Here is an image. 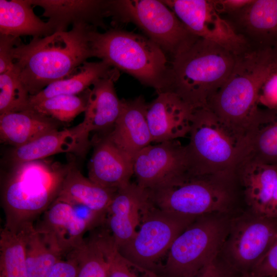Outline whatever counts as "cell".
Returning a JSON list of instances; mask_svg holds the SVG:
<instances>
[{
  "label": "cell",
  "mask_w": 277,
  "mask_h": 277,
  "mask_svg": "<svg viewBox=\"0 0 277 277\" xmlns=\"http://www.w3.org/2000/svg\"><path fill=\"white\" fill-rule=\"evenodd\" d=\"M277 70V48L261 47L236 56L227 81L210 99L208 108L226 125L247 139L271 110L259 108L261 89Z\"/></svg>",
  "instance_id": "6da1fadb"
},
{
  "label": "cell",
  "mask_w": 277,
  "mask_h": 277,
  "mask_svg": "<svg viewBox=\"0 0 277 277\" xmlns=\"http://www.w3.org/2000/svg\"><path fill=\"white\" fill-rule=\"evenodd\" d=\"M97 29L85 24L70 30L20 42L12 51L13 68L30 95L50 84L66 78L92 57L91 32Z\"/></svg>",
  "instance_id": "7a4b0ae2"
},
{
  "label": "cell",
  "mask_w": 277,
  "mask_h": 277,
  "mask_svg": "<svg viewBox=\"0 0 277 277\" xmlns=\"http://www.w3.org/2000/svg\"><path fill=\"white\" fill-rule=\"evenodd\" d=\"M237 56L197 37L172 58L168 91L176 93L193 110L207 108L211 97L231 74Z\"/></svg>",
  "instance_id": "3957f363"
},
{
  "label": "cell",
  "mask_w": 277,
  "mask_h": 277,
  "mask_svg": "<svg viewBox=\"0 0 277 277\" xmlns=\"http://www.w3.org/2000/svg\"><path fill=\"white\" fill-rule=\"evenodd\" d=\"M71 163L43 159L13 165L3 189L5 228L16 232L46 210L58 197Z\"/></svg>",
  "instance_id": "277c9868"
},
{
  "label": "cell",
  "mask_w": 277,
  "mask_h": 277,
  "mask_svg": "<svg viewBox=\"0 0 277 277\" xmlns=\"http://www.w3.org/2000/svg\"><path fill=\"white\" fill-rule=\"evenodd\" d=\"M90 42L92 57L128 73L157 93L168 90L170 66L166 53L147 37L116 28L104 32L95 29Z\"/></svg>",
  "instance_id": "5b68a950"
},
{
  "label": "cell",
  "mask_w": 277,
  "mask_h": 277,
  "mask_svg": "<svg viewBox=\"0 0 277 277\" xmlns=\"http://www.w3.org/2000/svg\"><path fill=\"white\" fill-rule=\"evenodd\" d=\"M186 146L190 171L231 180L250 153L249 141L223 123L208 107L193 112Z\"/></svg>",
  "instance_id": "8992f818"
},
{
  "label": "cell",
  "mask_w": 277,
  "mask_h": 277,
  "mask_svg": "<svg viewBox=\"0 0 277 277\" xmlns=\"http://www.w3.org/2000/svg\"><path fill=\"white\" fill-rule=\"evenodd\" d=\"M230 181L189 171L165 186L148 190L152 204L157 208L198 217L229 209L232 196Z\"/></svg>",
  "instance_id": "52a82bcc"
},
{
  "label": "cell",
  "mask_w": 277,
  "mask_h": 277,
  "mask_svg": "<svg viewBox=\"0 0 277 277\" xmlns=\"http://www.w3.org/2000/svg\"><path fill=\"white\" fill-rule=\"evenodd\" d=\"M229 231L225 218L214 214L197 217L173 242L159 276H195L217 257Z\"/></svg>",
  "instance_id": "ba28073f"
},
{
  "label": "cell",
  "mask_w": 277,
  "mask_h": 277,
  "mask_svg": "<svg viewBox=\"0 0 277 277\" xmlns=\"http://www.w3.org/2000/svg\"><path fill=\"white\" fill-rule=\"evenodd\" d=\"M109 5L113 22L134 24L172 58L198 37L162 1L109 0Z\"/></svg>",
  "instance_id": "9c48e42d"
},
{
  "label": "cell",
  "mask_w": 277,
  "mask_h": 277,
  "mask_svg": "<svg viewBox=\"0 0 277 277\" xmlns=\"http://www.w3.org/2000/svg\"><path fill=\"white\" fill-rule=\"evenodd\" d=\"M196 218L162 210L150 201L143 211L136 233L118 250L129 262L159 275L162 259L177 236Z\"/></svg>",
  "instance_id": "30bf717a"
},
{
  "label": "cell",
  "mask_w": 277,
  "mask_h": 277,
  "mask_svg": "<svg viewBox=\"0 0 277 277\" xmlns=\"http://www.w3.org/2000/svg\"><path fill=\"white\" fill-rule=\"evenodd\" d=\"M162 2L194 35L215 43L236 55L244 52L246 44L245 38L221 17L212 1Z\"/></svg>",
  "instance_id": "8fae6325"
},
{
  "label": "cell",
  "mask_w": 277,
  "mask_h": 277,
  "mask_svg": "<svg viewBox=\"0 0 277 277\" xmlns=\"http://www.w3.org/2000/svg\"><path fill=\"white\" fill-rule=\"evenodd\" d=\"M236 222L226 243V263L236 273L251 272L277 233V219L254 214Z\"/></svg>",
  "instance_id": "7c38bea8"
},
{
  "label": "cell",
  "mask_w": 277,
  "mask_h": 277,
  "mask_svg": "<svg viewBox=\"0 0 277 277\" xmlns=\"http://www.w3.org/2000/svg\"><path fill=\"white\" fill-rule=\"evenodd\" d=\"M133 162L136 184L148 190L165 186L190 171L186 147L177 140L146 147Z\"/></svg>",
  "instance_id": "4fadbf2b"
},
{
  "label": "cell",
  "mask_w": 277,
  "mask_h": 277,
  "mask_svg": "<svg viewBox=\"0 0 277 277\" xmlns=\"http://www.w3.org/2000/svg\"><path fill=\"white\" fill-rule=\"evenodd\" d=\"M149 191L130 183L117 189L107 209L104 225L117 249L136 233L143 211L150 204Z\"/></svg>",
  "instance_id": "5bb4252c"
},
{
  "label": "cell",
  "mask_w": 277,
  "mask_h": 277,
  "mask_svg": "<svg viewBox=\"0 0 277 277\" xmlns=\"http://www.w3.org/2000/svg\"><path fill=\"white\" fill-rule=\"evenodd\" d=\"M44 213L35 229L45 244L62 255L80 245L85 232L91 229L70 204L57 199Z\"/></svg>",
  "instance_id": "9a60e30c"
},
{
  "label": "cell",
  "mask_w": 277,
  "mask_h": 277,
  "mask_svg": "<svg viewBox=\"0 0 277 277\" xmlns=\"http://www.w3.org/2000/svg\"><path fill=\"white\" fill-rule=\"evenodd\" d=\"M194 111L173 92L158 93L147 107L152 142L176 140L189 135Z\"/></svg>",
  "instance_id": "2e32d148"
},
{
  "label": "cell",
  "mask_w": 277,
  "mask_h": 277,
  "mask_svg": "<svg viewBox=\"0 0 277 277\" xmlns=\"http://www.w3.org/2000/svg\"><path fill=\"white\" fill-rule=\"evenodd\" d=\"M32 5L42 8L43 16L55 31H66L70 25L85 24L107 30L104 22L110 16L109 0H30Z\"/></svg>",
  "instance_id": "e0dca14e"
},
{
  "label": "cell",
  "mask_w": 277,
  "mask_h": 277,
  "mask_svg": "<svg viewBox=\"0 0 277 277\" xmlns=\"http://www.w3.org/2000/svg\"><path fill=\"white\" fill-rule=\"evenodd\" d=\"M121 100L120 114L106 137L134 159L152 142L147 120L148 104L142 96Z\"/></svg>",
  "instance_id": "ac0fdd59"
},
{
  "label": "cell",
  "mask_w": 277,
  "mask_h": 277,
  "mask_svg": "<svg viewBox=\"0 0 277 277\" xmlns=\"http://www.w3.org/2000/svg\"><path fill=\"white\" fill-rule=\"evenodd\" d=\"M133 161L105 136L95 147L88 178L100 186L117 190L130 183L134 174Z\"/></svg>",
  "instance_id": "d6986e66"
},
{
  "label": "cell",
  "mask_w": 277,
  "mask_h": 277,
  "mask_svg": "<svg viewBox=\"0 0 277 277\" xmlns=\"http://www.w3.org/2000/svg\"><path fill=\"white\" fill-rule=\"evenodd\" d=\"M119 75L117 69L111 75L97 80L90 89L84 118L78 124L86 134L113 128L122 106V100L117 97L114 87Z\"/></svg>",
  "instance_id": "ffe728a7"
},
{
  "label": "cell",
  "mask_w": 277,
  "mask_h": 277,
  "mask_svg": "<svg viewBox=\"0 0 277 277\" xmlns=\"http://www.w3.org/2000/svg\"><path fill=\"white\" fill-rule=\"evenodd\" d=\"M89 136L77 125L71 128L49 132L33 141L14 148L10 159L13 165L25 162L45 159L62 152L82 154L89 145Z\"/></svg>",
  "instance_id": "44dd1931"
},
{
  "label": "cell",
  "mask_w": 277,
  "mask_h": 277,
  "mask_svg": "<svg viewBox=\"0 0 277 277\" xmlns=\"http://www.w3.org/2000/svg\"><path fill=\"white\" fill-rule=\"evenodd\" d=\"M238 172L247 205L254 214L265 216L277 179V165L263 163L248 156Z\"/></svg>",
  "instance_id": "7402d4cb"
},
{
  "label": "cell",
  "mask_w": 277,
  "mask_h": 277,
  "mask_svg": "<svg viewBox=\"0 0 277 277\" xmlns=\"http://www.w3.org/2000/svg\"><path fill=\"white\" fill-rule=\"evenodd\" d=\"M57 121L32 109L0 115L1 142L17 148L57 130Z\"/></svg>",
  "instance_id": "603a6c76"
},
{
  "label": "cell",
  "mask_w": 277,
  "mask_h": 277,
  "mask_svg": "<svg viewBox=\"0 0 277 277\" xmlns=\"http://www.w3.org/2000/svg\"><path fill=\"white\" fill-rule=\"evenodd\" d=\"M30 0H0V34L43 37L55 32L52 25L38 18Z\"/></svg>",
  "instance_id": "cb8c5ba5"
},
{
  "label": "cell",
  "mask_w": 277,
  "mask_h": 277,
  "mask_svg": "<svg viewBox=\"0 0 277 277\" xmlns=\"http://www.w3.org/2000/svg\"><path fill=\"white\" fill-rule=\"evenodd\" d=\"M116 191L85 177L71 163L57 199L83 205L97 213L106 215Z\"/></svg>",
  "instance_id": "d4e9b609"
},
{
  "label": "cell",
  "mask_w": 277,
  "mask_h": 277,
  "mask_svg": "<svg viewBox=\"0 0 277 277\" xmlns=\"http://www.w3.org/2000/svg\"><path fill=\"white\" fill-rule=\"evenodd\" d=\"M116 70L102 61H86L71 76L52 83L38 93L30 95V107L53 96L82 93L97 80L111 75Z\"/></svg>",
  "instance_id": "484cf974"
},
{
  "label": "cell",
  "mask_w": 277,
  "mask_h": 277,
  "mask_svg": "<svg viewBox=\"0 0 277 277\" xmlns=\"http://www.w3.org/2000/svg\"><path fill=\"white\" fill-rule=\"evenodd\" d=\"M240 21L265 47L277 48V0H252L241 10Z\"/></svg>",
  "instance_id": "4316f807"
},
{
  "label": "cell",
  "mask_w": 277,
  "mask_h": 277,
  "mask_svg": "<svg viewBox=\"0 0 277 277\" xmlns=\"http://www.w3.org/2000/svg\"><path fill=\"white\" fill-rule=\"evenodd\" d=\"M0 269L2 277H28L22 232L3 229L0 236Z\"/></svg>",
  "instance_id": "83f0119b"
},
{
  "label": "cell",
  "mask_w": 277,
  "mask_h": 277,
  "mask_svg": "<svg viewBox=\"0 0 277 277\" xmlns=\"http://www.w3.org/2000/svg\"><path fill=\"white\" fill-rule=\"evenodd\" d=\"M90 89L76 95H60L34 104L30 108L57 121L68 123L85 111Z\"/></svg>",
  "instance_id": "f1b7e54d"
},
{
  "label": "cell",
  "mask_w": 277,
  "mask_h": 277,
  "mask_svg": "<svg viewBox=\"0 0 277 277\" xmlns=\"http://www.w3.org/2000/svg\"><path fill=\"white\" fill-rule=\"evenodd\" d=\"M249 156L263 163L277 165V109L259 124L250 141Z\"/></svg>",
  "instance_id": "f546056e"
},
{
  "label": "cell",
  "mask_w": 277,
  "mask_h": 277,
  "mask_svg": "<svg viewBox=\"0 0 277 277\" xmlns=\"http://www.w3.org/2000/svg\"><path fill=\"white\" fill-rule=\"evenodd\" d=\"M79 263L77 277H108L109 264L96 235L72 250Z\"/></svg>",
  "instance_id": "4dcf8cb0"
},
{
  "label": "cell",
  "mask_w": 277,
  "mask_h": 277,
  "mask_svg": "<svg viewBox=\"0 0 277 277\" xmlns=\"http://www.w3.org/2000/svg\"><path fill=\"white\" fill-rule=\"evenodd\" d=\"M29 109L30 94L13 68L0 74V115Z\"/></svg>",
  "instance_id": "1f68e13d"
},
{
  "label": "cell",
  "mask_w": 277,
  "mask_h": 277,
  "mask_svg": "<svg viewBox=\"0 0 277 277\" xmlns=\"http://www.w3.org/2000/svg\"><path fill=\"white\" fill-rule=\"evenodd\" d=\"M97 236L109 262L108 277H160L153 272L137 266L126 260L120 253L106 229H104Z\"/></svg>",
  "instance_id": "d6a6232c"
},
{
  "label": "cell",
  "mask_w": 277,
  "mask_h": 277,
  "mask_svg": "<svg viewBox=\"0 0 277 277\" xmlns=\"http://www.w3.org/2000/svg\"><path fill=\"white\" fill-rule=\"evenodd\" d=\"M251 272L263 277L276 276L277 233L268 249Z\"/></svg>",
  "instance_id": "836d02e7"
},
{
  "label": "cell",
  "mask_w": 277,
  "mask_h": 277,
  "mask_svg": "<svg viewBox=\"0 0 277 277\" xmlns=\"http://www.w3.org/2000/svg\"><path fill=\"white\" fill-rule=\"evenodd\" d=\"M259 103L268 110L277 109V70L263 84L259 94Z\"/></svg>",
  "instance_id": "e575fe53"
},
{
  "label": "cell",
  "mask_w": 277,
  "mask_h": 277,
  "mask_svg": "<svg viewBox=\"0 0 277 277\" xmlns=\"http://www.w3.org/2000/svg\"><path fill=\"white\" fill-rule=\"evenodd\" d=\"M20 42L19 37L0 34V74L13 67L12 51Z\"/></svg>",
  "instance_id": "d590c367"
},
{
  "label": "cell",
  "mask_w": 277,
  "mask_h": 277,
  "mask_svg": "<svg viewBox=\"0 0 277 277\" xmlns=\"http://www.w3.org/2000/svg\"><path fill=\"white\" fill-rule=\"evenodd\" d=\"M66 260H59L53 266L48 277H77L78 260L73 251L68 253Z\"/></svg>",
  "instance_id": "8d00e7d4"
},
{
  "label": "cell",
  "mask_w": 277,
  "mask_h": 277,
  "mask_svg": "<svg viewBox=\"0 0 277 277\" xmlns=\"http://www.w3.org/2000/svg\"><path fill=\"white\" fill-rule=\"evenodd\" d=\"M236 273L226 262H220L217 257L194 277H234Z\"/></svg>",
  "instance_id": "74e56055"
},
{
  "label": "cell",
  "mask_w": 277,
  "mask_h": 277,
  "mask_svg": "<svg viewBox=\"0 0 277 277\" xmlns=\"http://www.w3.org/2000/svg\"><path fill=\"white\" fill-rule=\"evenodd\" d=\"M252 0H215L212 1L217 11L233 12L241 10L250 4Z\"/></svg>",
  "instance_id": "f35d334b"
},
{
  "label": "cell",
  "mask_w": 277,
  "mask_h": 277,
  "mask_svg": "<svg viewBox=\"0 0 277 277\" xmlns=\"http://www.w3.org/2000/svg\"><path fill=\"white\" fill-rule=\"evenodd\" d=\"M266 217L277 219V179Z\"/></svg>",
  "instance_id": "ab89813d"
},
{
  "label": "cell",
  "mask_w": 277,
  "mask_h": 277,
  "mask_svg": "<svg viewBox=\"0 0 277 277\" xmlns=\"http://www.w3.org/2000/svg\"><path fill=\"white\" fill-rule=\"evenodd\" d=\"M234 277H263L257 275L255 274H253L252 272H248L243 274H239V275H235Z\"/></svg>",
  "instance_id": "60d3db41"
},
{
  "label": "cell",
  "mask_w": 277,
  "mask_h": 277,
  "mask_svg": "<svg viewBox=\"0 0 277 277\" xmlns=\"http://www.w3.org/2000/svg\"><path fill=\"white\" fill-rule=\"evenodd\" d=\"M0 277H2V276L0 275Z\"/></svg>",
  "instance_id": "b9f144b4"
}]
</instances>
